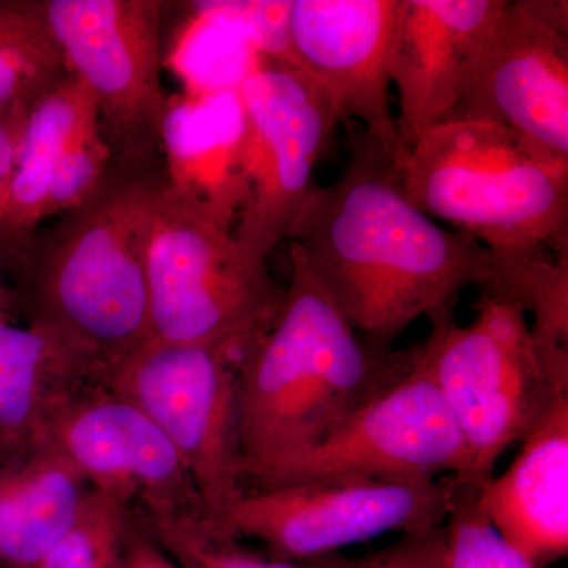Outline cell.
<instances>
[{
  "instance_id": "603a6c76",
  "label": "cell",
  "mask_w": 568,
  "mask_h": 568,
  "mask_svg": "<svg viewBox=\"0 0 568 568\" xmlns=\"http://www.w3.org/2000/svg\"><path fill=\"white\" fill-rule=\"evenodd\" d=\"M132 508L93 489L74 528L26 568H122Z\"/></svg>"
},
{
  "instance_id": "277c9868",
  "label": "cell",
  "mask_w": 568,
  "mask_h": 568,
  "mask_svg": "<svg viewBox=\"0 0 568 568\" xmlns=\"http://www.w3.org/2000/svg\"><path fill=\"white\" fill-rule=\"evenodd\" d=\"M406 196L489 252L568 254V159L481 119L450 118L395 159Z\"/></svg>"
},
{
  "instance_id": "ffe728a7",
  "label": "cell",
  "mask_w": 568,
  "mask_h": 568,
  "mask_svg": "<svg viewBox=\"0 0 568 568\" xmlns=\"http://www.w3.org/2000/svg\"><path fill=\"white\" fill-rule=\"evenodd\" d=\"M102 383L88 362L39 325L0 323V448L39 436L52 407L84 384Z\"/></svg>"
},
{
  "instance_id": "3957f363",
  "label": "cell",
  "mask_w": 568,
  "mask_h": 568,
  "mask_svg": "<svg viewBox=\"0 0 568 568\" xmlns=\"http://www.w3.org/2000/svg\"><path fill=\"white\" fill-rule=\"evenodd\" d=\"M290 264L274 325L237 364L245 488L323 443L409 362V351L379 354L366 345L294 244Z\"/></svg>"
},
{
  "instance_id": "7c38bea8",
  "label": "cell",
  "mask_w": 568,
  "mask_h": 568,
  "mask_svg": "<svg viewBox=\"0 0 568 568\" xmlns=\"http://www.w3.org/2000/svg\"><path fill=\"white\" fill-rule=\"evenodd\" d=\"M37 439L62 455L95 491L142 517L204 518L173 444L140 406L106 384L69 392L52 407Z\"/></svg>"
},
{
  "instance_id": "9a60e30c",
  "label": "cell",
  "mask_w": 568,
  "mask_h": 568,
  "mask_svg": "<svg viewBox=\"0 0 568 568\" xmlns=\"http://www.w3.org/2000/svg\"><path fill=\"white\" fill-rule=\"evenodd\" d=\"M500 6L503 0H398L388 67L399 100L398 155L457 110L470 62Z\"/></svg>"
},
{
  "instance_id": "484cf974",
  "label": "cell",
  "mask_w": 568,
  "mask_h": 568,
  "mask_svg": "<svg viewBox=\"0 0 568 568\" xmlns=\"http://www.w3.org/2000/svg\"><path fill=\"white\" fill-rule=\"evenodd\" d=\"M443 528L405 534L387 548L364 558L342 556L336 568H439L444 551Z\"/></svg>"
},
{
  "instance_id": "4fadbf2b",
  "label": "cell",
  "mask_w": 568,
  "mask_h": 568,
  "mask_svg": "<svg viewBox=\"0 0 568 568\" xmlns=\"http://www.w3.org/2000/svg\"><path fill=\"white\" fill-rule=\"evenodd\" d=\"M452 118L500 123L568 159V7L503 0Z\"/></svg>"
},
{
  "instance_id": "5bb4252c",
  "label": "cell",
  "mask_w": 568,
  "mask_h": 568,
  "mask_svg": "<svg viewBox=\"0 0 568 568\" xmlns=\"http://www.w3.org/2000/svg\"><path fill=\"white\" fill-rule=\"evenodd\" d=\"M398 0H293L287 65L310 78L338 122L398 155L390 47Z\"/></svg>"
},
{
  "instance_id": "2e32d148",
  "label": "cell",
  "mask_w": 568,
  "mask_h": 568,
  "mask_svg": "<svg viewBox=\"0 0 568 568\" xmlns=\"http://www.w3.org/2000/svg\"><path fill=\"white\" fill-rule=\"evenodd\" d=\"M242 141L237 89L183 91L168 99L160 133L168 190L230 231L245 203Z\"/></svg>"
},
{
  "instance_id": "7402d4cb",
  "label": "cell",
  "mask_w": 568,
  "mask_h": 568,
  "mask_svg": "<svg viewBox=\"0 0 568 568\" xmlns=\"http://www.w3.org/2000/svg\"><path fill=\"white\" fill-rule=\"evenodd\" d=\"M141 518L160 547L183 568H336L343 556L305 562L264 559L242 548L237 538L216 532L203 517Z\"/></svg>"
},
{
  "instance_id": "cb8c5ba5",
  "label": "cell",
  "mask_w": 568,
  "mask_h": 568,
  "mask_svg": "<svg viewBox=\"0 0 568 568\" xmlns=\"http://www.w3.org/2000/svg\"><path fill=\"white\" fill-rule=\"evenodd\" d=\"M443 529L439 568H534L485 517L477 504V487L473 485L457 480L454 504Z\"/></svg>"
},
{
  "instance_id": "5b68a950",
  "label": "cell",
  "mask_w": 568,
  "mask_h": 568,
  "mask_svg": "<svg viewBox=\"0 0 568 568\" xmlns=\"http://www.w3.org/2000/svg\"><path fill=\"white\" fill-rule=\"evenodd\" d=\"M428 320L418 361L465 439L469 467L462 484L478 487L507 448L568 396V377L545 361L525 310L496 291L484 290L470 324L459 325L452 306Z\"/></svg>"
},
{
  "instance_id": "6da1fadb",
  "label": "cell",
  "mask_w": 568,
  "mask_h": 568,
  "mask_svg": "<svg viewBox=\"0 0 568 568\" xmlns=\"http://www.w3.org/2000/svg\"><path fill=\"white\" fill-rule=\"evenodd\" d=\"M347 160L331 185H315L291 226L317 283L366 345L392 353L420 317L487 286L491 252L448 231L406 196L395 156L349 123Z\"/></svg>"
},
{
  "instance_id": "f1b7e54d",
  "label": "cell",
  "mask_w": 568,
  "mask_h": 568,
  "mask_svg": "<svg viewBox=\"0 0 568 568\" xmlns=\"http://www.w3.org/2000/svg\"><path fill=\"white\" fill-rule=\"evenodd\" d=\"M10 310H11V297L10 294L7 293L6 286L2 284V280H0V323L2 321H10Z\"/></svg>"
},
{
  "instance_id": "d4e9b609",
  "label": "cell",
  "mask_w": 568,
  "mask_h": 568,
  "mask_svg": "<svg viewBox=\"0 0 568 568\" xmlns=\"http://www.w3.org/2000/svg\"><path fill=\"white\" fill-rule=\"evenodd\" d=\"M282 2H207L215 13L233 22L261 59L284 63L290 59V11Z\"/></svg>"
},
{
  "instance_id": "4316f807",
  "label": "cell",
  "mask_w": 568,
  "mask_h": 568,
  "mask_svg": "<svg viewBox=\"0 0 568 568\" xmlns=\"http://www.w3.org/2000/svg\"><path fill=\"white\" fill-rule=\"evenodd\" d=\"M122 568H183L153 538L138 511L130 514Z\"/></svg>"
},
{
  "instance_id": "ba28073f",
  "label": "cell",
  "mask_w": 568,
  "mask_h": 568,
  "mask_svg": "<svg viewBox=\"0 0 568 568\" xmlns=\"http://www.w3.org/2000/svg\"><path fill=\"white\" fill-rule=\"evenodd\" d=\"M455 489V477L402 481L354 476L245 488L222 534L256 538L272 559L305 562L387 534L443 528Z\"/></svg>"
},
{
  "instance_id": "ac0fdd59",
  "label": "cell",
  "mask_w": 568,
  "mask_h": 568,
  "mask_svg": "<svg viewBox=\"0 0 568 568\" xmlns=\"http://www.w3.org/2000/svg\"><path fill=\"white\" fill-rule=\"evenodd\" d=\"M92 491L43 440L0 448V568L43 558L80 521Z\"/></svg>"
},
{
  "instance_id": "e0dca14e",
  "label": "cell",
  "mask_w": 568,
  "mask_h": 568,
  "mask_svg": "<svg viewBox=\"0 0 568 568\" xmlns=\"http://www.w3.org/2000/svg\"><path fill=\"white\" fill-rule=\"evenodd\" d=\"M500 476L477 487V504L497 532L530 566L568 552V396L521 440Z\"/></svg>"
},
{
  "instance_id": "8fae6325",
  "label": "cell",
  "mask_w": 568,
  "mask_h": 568,
  "mask_svg": "<svg viewBox=\"0 0 568 568\" xmlns=\"http://www.w3.org/2000/svg\"><path fill=\"white\" fill-rule=\"evenodd\" d=\"M467 467L469 458L457 422L414 347L402 375L346 424L248 488L338 476L402 481L455 477L462 481Z\"/></svg>"
},
{
  "instance_id": "9c48e42d",
  "label": "cell",
  "mask_w": 568,
  "mask_h": 568,
  "mask_svg": "<svg viewBox=\"0 0 568 568\" xmlns=\"http://www.w3.org/2000/svg\"><path fill=\"white\" fill-rule=\"evenodd\" d=\"M67 69L95 102L112 160L160 163L168 99L159 0H39Z\"/></svg>"
},
{
  "instance_id": "52a82bcc",
  "label": "cell",
  "mask_w": 568,
  "mask_h": 568,
  "mask_svg": "<svg viewBox=\"0 0 568 568\" xmlns=\"http://www.w3.org/2000/svg\"><path fill=\"white\" fill-rule=\"evenodd\" d=\"M141 407L181 455L205 523L222 534L244 495L237 362L193 343L151 339L104 379Z\"/></svg>"
},
{
  "instance_id": "d6986e66",
  "label": "cell",
  "mask_w": 568,
  "mask_h": 568,
  "mask_svg": "<svg viewBox=\"0 0 568 568\" xmlns=\"http://www.w3.org/2000/svg\"><path fill=\"white\" fill-rule=\"evenodd\" d=\"M99 123L91 93L70 71L29 110L0 211V257L13 256L36 234L52 179L78 141Z\"/></svg>"
},
{
  "instance_id": "7a4b0ae2",
  "label": "cell",
  "mask_w": 568,
  "mask_h": 568,
  "mask_svg": "<svg viewBox=\"0 0 568 568\" xmlns=\"http://www.w3.org/2000/svg\"><path fill=\"white\" fill-rule=\"evenodd\" d=\"M163 183L162 163L112 160L88 201L11 256L24 276L28 324L62 339L102 383L152 339L145 245Z\"/></svg>"
},
{
  "instance_id": "83f0119b",
  "label": "cell",
  "mask_w": 568,
  "mask_h": 568,
  "mask_svg": "<svg viewBox=\"0 0 568 568\" xmlns=\"http://www.w3.org/2000/svg\"><path fill=\"white\" fill-rule=\"evenodd\" d=\"M24 121V118L17 115L0 114V211L9 192Z\"/></svg>"
},
{
  "instance_id": "30bf717a",
  "label": "cell",
  "mask_w": 568,
  "mask_h": 568,
  "mask_svg": "<svg viewBox=\"0 0 568 568\" xmlns=\"http://www.w3.org/2000/svg\"><path fill=\"white\" fill-rule=\"evenodd\" d=\"M244 112L245 203L234 237L261 260L287 239L315 189V168L338 119L315 82L261 59L237 88Z\"/></svg>"
},
{
  "instance_id": "44dd1931",
  "label": "cell",
  "mask_w": 568,
  "mask_h": 568,
  "mask_svg": "<svg viewBox=\"0 0 568 568\" xmlns=\"http://www.w3.org/2000/svg\"><path fill=\"white\" fill-rule=\"evenodd\" d=\"M65 74L39 0H0V114L26 119Z\"/></svg>"
},
{
  "instance_id": "8992f818",
  "label": "cell",
  "mask_w": 568,
  "mask_h": 568,
  "mask_svg": "<svg viewBox=\"0 0 568 568\" xmlns=\"http://www.w3.org/2000/svg\"><path fill=\"white\" fill-rule=\"evenodd\" d=\"M153 339L215 347L242 357L274 325L284 287L233 231L183 203L163 183L148 245Z\"/></svg>"
}]
</instances>
